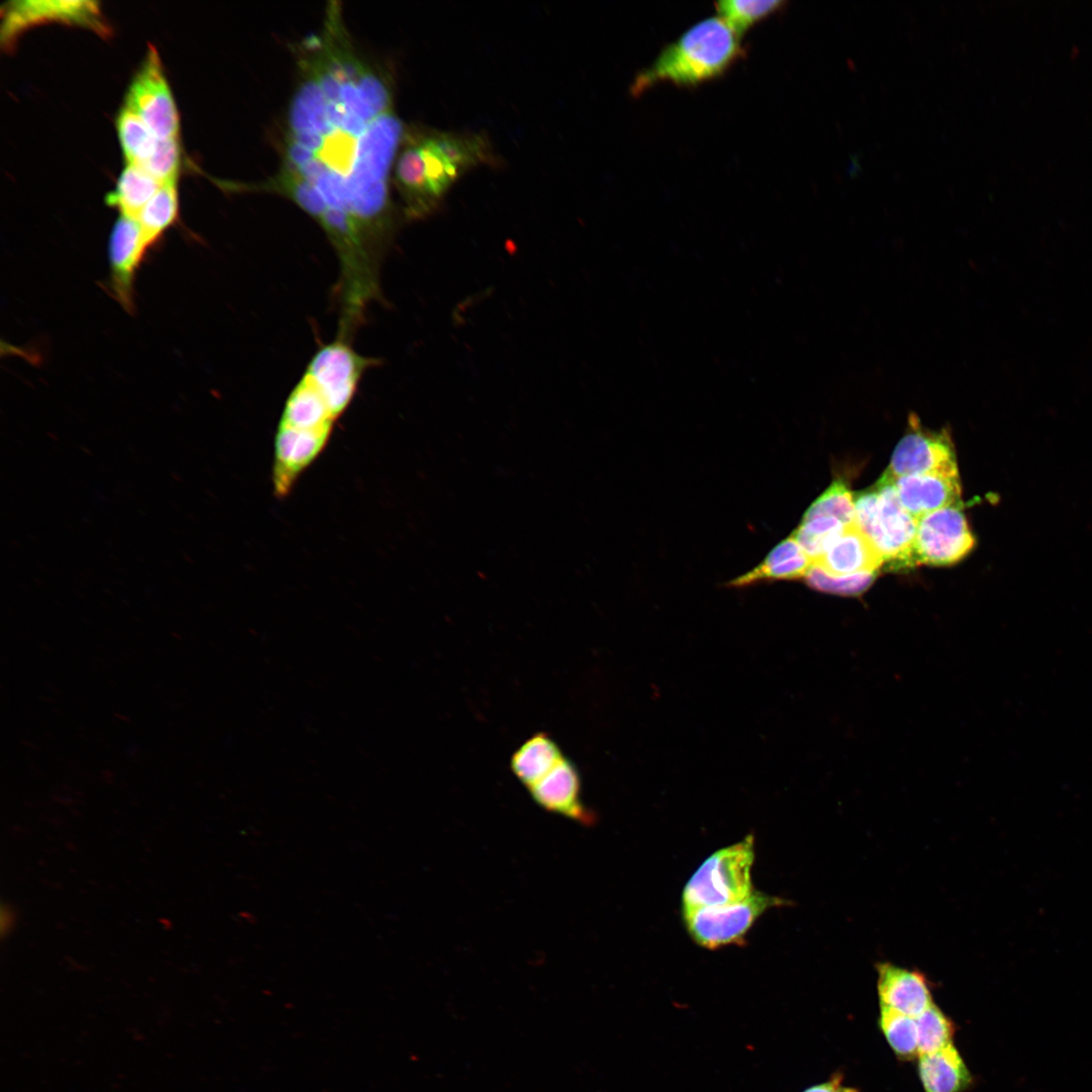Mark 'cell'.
I'll return each mask as SVG.
<instances>
[{
    "instance_id": "1",
    "label": "cell",
    "mask_w": 1092,
    "mask_h": 1092,
    "mask_svg": "<svg viewBox=\"0 0 1092 1092\" xmlns=\"http://www.w3.org/2000/svg\"><path fill=\"white\" fill-rule=\"evenodd\" d=\"M289 104L283 163L266 189L296 203L323 229L339 283L380 279L393 218L388 175L403 136L382 76L357 57L341 19L302 40Z\"/></svg>"
},
{
    "instance_id": "2",
    "label": "cell",
    "mask_w": 1092,
    "mask_h": 1092,
    "mask_svg": "<svg viewBox=\"0 0 1092 1092\" xmlns=\"http://www.w3.org/2000/svg\"><path fill=\"white\" fill-rule=\"evenodd\" d=\"M743 55L741 37L719 16L707 17L666 44L635 76L631 93L640 95L659 83L699 86L721 77Z\"/></svg>"
},
{
    "instance_id": "3",
    "label": "cell",
    "mask_w": 1092,
    "mask_h": 1092,
    "mask_svg": "<svg viewBox=\"0 0 1092 1092\" xmlns=\"http://www.w3.org/2000/svg\"><path fill=\"white\" fill-rule=\"evenodd\" d=\"M364 376L361 364L338 350H318L285 400L278 427L331 437Z\"/></svg>"
},
{
    "instance_id": "4",
    "label": "cell",
    "mask_w": 1092,
    "mask_h": 1092,
    "mask_svg": "<svg viewBox=\"0 0 1092 1092\" xmlns=\"http://www.w3.org/2000/svg\"><path fill=\"white\" fill-rule=\"evenodd\" d=\"M753 860L752 835L715 851L684 888V911L723 906L749 898L754 893L751 881Z\"/></svg>"
},
{
    "instance_id": "5",
    "label": "cell",
    "mask_w": 1092,
    "mask_h": 1092,
    "mask_svg": "<svg viewBox=\"0 0 1092 1092\" xmlns=\"http://www.w3.org/2000/svg\"><path fill=\"white\" fill-rule=\"evenodd\" d=\"M879 500L875 513L859 529L874 544L887 570L900 571L917 566L915 538L917 519L900 503L895 478L886 470L875 484Z\"/></svg>"
},
{
    "instance_id": "6",
    "label": "cell",
    "mask_w": 1092,
    "mask_h": 1092,
    "mask_svg": "<svg viewBox=\"0 0 1092 1092\" xmlns=\"http://www.w3.org/2000/svg\"><path fill=\"white\" fill-rule=\"evenodd\" d=\"M1 17V44L8 50L23 31L48 22L78 25L103 36L110 33V27L95 1H10L2 7Z\"/></svg>"
},
{
    "instance_id": "7",
    "label": "cell",
    "mask_w": 1092,
    "mask_h": 1092,
    "mask_svg": "<svg viewBox=\"0 0 1092 1092\" xmlns=\"http://www.w3.org/2000/svg\"><path fill=\"white\" fill-rule=\"evenodd\" d=\"M781 904L779 898L754 891L741 902L684 911V917L691 937L699 945L714 949L742 941L763 912Z\"/></svg>"
},
{
    "instance_id": "8",
    "label": "cell",
    "mask_w": 1092,
    "mask_h": 1092,
    "mask_svg": "<svg viewBox=\"0 0 1092 1092\" xmlns=\"http://www.w3.org/2000/svg\"><path fill=\"white\" fill-rule=\"evenodd\" d=\"M962 503L931 512L917 520L915 555L918 565H951L975 547Z\"/></svg>"
},
{
    "instance_id": "9",
    "label": "cell",
    "mask_w": 1092,
    "mask_h": 1092,
    "mask_svg": "<svg viewBox=\"0 0 1092 1092\" xmlns=\"http://www.w3.org/2000/svg\"><path fill=\"white\" fill-rule=\"evenodd\" d=\"M125 104L143 118L156 138L178 136V110L154 46L149 47L129 85Z\"/></svg>"
},
{
    "instance_id": "10",
    "label": "cell",
    "mask_w": 1092,
    "mask_h": 1092,
    "mask_svg": "<svg viewBox=\"0 0 1092 1092\" xmlns=\"http://www.w3.org/2000/svg\"><path fill=\"white\" fill-rule=\"evenodd\" d=\"M887 471L894 477L924 473L959 474L953 443L947 429L930 431L916 415L897 444Z\"/></svg>"
},
{
    "instance_id": "11",
    "label": "cell",
    "mask_w": 1092,
    "mask_h": 1092,
    "mask_svg": "<svg viewBox=\"0 0 1092 1092\" xmlns=\"http://www.w3.org/2000/svg\"><path fill=\"white\" fill-rule=\"evenodd\" d=\"M150 247L136 218L120 215L108 241L110 288L121 307L134 310V280Z\"/></svg>"
},
{
    "instance_id": "12",
    "label": "cell",
    "mask_w": 1092,
    "mask_h": 1092,
    "mask_svg": "<svg viewBox=\"0 0 1092 1092\" xmlns=\"http://www.w3.org/2000/svg\"><path fill=\"white\" fill-rule=\"evenodd\" d=\"M528 791L533 800L548 812L583 825L592 824L595 819L581 799V780L578 769L566 755Z\"/></svg>"
},
{
    "instance_id": "13",
    "label": "cell",
    "mask_w": 1092,
    "mask_h": 1092,
    "mask_svg": "<svg viewBox=\"0 0 1092 1092\" xmlns=\"http://www.w3.org/2000/svg\"><path fill=\"white\" fill-rule=\"evenodd\" d=\"M898 498L915 519L962 503L959 474L924 473L895 478Z\"/></svg>"
},
{
    "instance_id": "14",
    "label": "cell",
    "mask_w": 1092,
    "mask_h": 1092,
    "mask_svg": "<svg viewBox=\"0 0 1092 1092\" xmlns=\"http://www.w3.org/2000/svg\"><path fill=\"white\" fill-rule=\"evenodd\" d=\"M877 971L881 1007L915 1018L933 1003L929 983L922 973L889 963L879 964Z\"/></svg>"
},
{
    "instance_id": "15",
    "label": "cell",
    "mask_w": 1092,
    "mask_h": 1092,
    "mask_svg": "<svg viewBox=\"0 0 1092 1092\" xmlns=\"http://www.w3.org/2000/svg\"><path fill=\"white\" fill-rule=\"evenodd\" d=\"M814 563L835 576L878 571L884 564L872 541L855 524L845 526Z\"/></svg>"
},
{
    "instance_id": "16",
    "label": "cell",
    "mask_w": 1092,
    "mask_h": 1092,
    "mask_svg": "<svg viewBox=\"0 0 1092 1092\" xmlns=\"http://www.w3.org/2000/svg\"><path fill=\"white\" fill-rule=\"evenodd\" d=\"M812 563L791 535L774 547L760 564L727 585L744 587L765 581L797 579L805 576Z\"/></svg>"
},
{
    "instance_id": "17",
    "label": "cell",
    "mask_w": 1092,
    "mask_h": 1092,
    "mask_svg": "<svg viewBox=\"0 0 1092 1092\" xmlns=\"http://www.w3.org/2000/svg\"><path fill=\"white\" fill-rule=\"evenodd\" d=\"M918 1074L924 1092H964L974 1078L953 1044L918 1057Z\"/></svg>"
},
{
    "instance_id": "18",
    "label": "cell",
    "mask_w": 1092,
    "mask_h": 1092,
    "mask_svg": "<svg viewBox=\"0 0 1092 1092\" xmlns=\"http://www.w3.org/2000/svg\"><path fill=\"white\" fill-rule=\"evenodd\" d=\"M396 183L406 204L410 217L419 218L436 207L425 177L424 161L416 143L406 146L397 158Z\"/></svg>"
},
{
    "instance_id": "19",
    "label": "cell",
    "mask_w": 1092,
    "mask_h": 1092,
    "mask_svg": "<svg viewBox=\"0 0 1092 1092\" xmlns=\"http://www.w3.org/2000/svg\"><path fill=\"white\" fill-rule=\"evenodd\" d=\"M564 755L550 734L537 732L513 753L511 769L529 789L546 776Z\"/></svg>"
},
{
    "instance_id": "20",
    "label": "cell",
    "mask_w": 1092,
    "mask_h": 1092,
    "mask_svg": "<svg viewBox=\"0 0 1092 1092\" xmlns=\"http://www.w3.org/2000/svg\"><path fill=\"white\" fill-rule=\"evenodd\" d=\"M161 185L162 183L142 166L127 164L115 188L106 195L105 201L119 210L120 215L138 218Z\"/></svg>"
},
{
    "instance_id": "21",
    "label": "cell",
    "mask_w": 1092,
    "mask_h": 1092,
    "mask_svg": "<svg viewBox=\"0 0 1092 1092\" xmlns=\"http://www.w3.org/2000/svg\"><path fill=\"white\" fill-rule=\"evenodd\" d=\"M178 212L177 180L162 183L136 218L150 249L176 222Z\"/></svg>"
},
{
    "instance_id": "22",
    "label": "cell",
    "mask_w": 1092,
    "mask_h": 1092,
    "mask_svg": "<svg viewBox=\"0 0 1092 1092\" xmlns=\"http://www.w3.org/2000/svg\"><path fill=\"white\" fill-rule=\"evenodd\" d=\"M116 129L126 163L143 166L152 155L158 138L126 104L117 115Z\"/></svg>"
},
{
    "instance_id": "23",
    "label": "cell",
    "mask_w": 1092,
    "mask_h": 1092,
    "mask_svg": "<svg viewBox=\"0 0 1092 1092\" xmlns=\"http://www.w3.org/2000/svg\"><path fill=\"white\" fill-rule=\"evenodd\" d=\"M719 16L739 37L759 21L785 6L781 0H722L716 4Z\"/></svg>"
},
{
    "instance_id": "24",
    "label": "cell",
    "mask_w": 1092,
    "mask_h": 1092,
    "mask_svg": "<svg viewBox=\"0 0 1092 1092\" xmlns=\"http://www.w3.org/2000/svg\"><path fill=\"white\" fill-rule=\"evenodd\" d=\"M417 144L423 157L425 177L429 190L432 197L438 202L440 197L460 175V172L439 147L435 135L423 138Z\"/></svg>"
},
{
    "instance_id": "25",
    "label": "cell",
    "mask_w": 1092,
    "mask_h": 1092,
    "mask_svg": "<svg viewBox=\"0 0 1092 1092\" xmlns=\"http://www.w3.org/2000/svg\"><path fill=\"white\" fill-rule=\"evenodd\" d=\"M879 1022L885 1038L899 1059L908 1061L919 1056L914 1017L881 1007Z\"/></svg>"
},
{
    "instance_id": "26",
    "label": "cell",
    "mask_w": 1092,
    "mask_h": 1092,
    "mask_svg": "<svg viewBox=\"0 0 1092 1092\" xmlns=\"http://www.w3.org/2000/svg\"><path fill=\"white\" fill-rule=\"evenodd\" d=\"M844 525L837 519L818 516L803 519L792 536L812 560L817 561L829 545L842 533Z\"/></svg>"
},
{
    "instance_id": "27",
    "label": "cell",
    "mask_w": 1092,
    "mask_h": 1092,
    "mask_svg": "<svg viewBox=\"0 0 1092 1092\" xmlns=\"http://www.w3.org/2000/svg\"><path fill=\"white\" fill-rule=\"evenodd\" d=\"M915 1021L919 1056L952 1044L954 1024L934 1003L915 1017Z\"/></svg>"
},
{
    "instance_id": "28",
    "label": "cell",
    "mask_w": 1092,
    "mask_h": 1092,
    "mask_svg": "<svg viewBox=\"0 0 1092 1092\" xmlns=\"http://www.w3.org/2000/svg\"><path fill=\"white\" fill-rule=\"evenodd\" d=\"M878 571L860 572L851 575L835 576L812 563L804 579L813 589L842 595L856 596L867 590L875 581Z\"/></svg>"
},
{
    "instance_id": "29",
    "label": "cell",
    "mask_w": 1092,
    "mask_h": 1092,
    "mask_svg": "<svg viewBox=\"0 0 1092 1092\" xmlns=\"http://www.w3.org/2000/svg\"><path fill=\"white\" fill-rule=\"evenodd\" d=\"M826 516L837 519L844 526L855 524L853 494L842 480H835L808 508L803 519Z\"/></svg>"
},
{
    "instance_id": "30",
    "label": "cell",
    "mask_w": 1092,
    "mask_h": 1092,
    "mask_svg": "<svg viewBox=\"0 0 1092 1092\" xmlns=\"http://www.w3.org/2000/svg\"><path fill=\"white\" fill-rule=\"evenodd\" d=\"M435 139L446 157L460 173L479 162L485 161L486 147L481 138L437 133Z\"/></svg>"
},
{
    "instance_id": "31",
    "label": "cell",
    "mask_w": 1092,
    "mask_h": 1092,
    "mask_svg": "<svg viewBox=\"0 0 1092 1092\" xmlns=\"http://www.w3.org/2000/svg\"><path fill=\"white\" fill-rule=\"evenodd\" d=\"M179 161L178 138L158 139L152 155L142 167L164 183L177 180Z\"/></svg>"
},
{
    "instance_id": "32",
    "label": "cell",
    "mask_w": 1092,
    "mask_h": 1092,
    "mask_svg": "<svg viewBox=\"0 0 1092 1092\" xmlns=\"http://www.w3.org/2000/svg\"><path fill=\"white\" fill-rule=\"evenodd\" d=\"M803 1092H857V1090L845 1086L841 1074H834L828 1081L808 1087Z\"/></svg>"
}]
</instances>
